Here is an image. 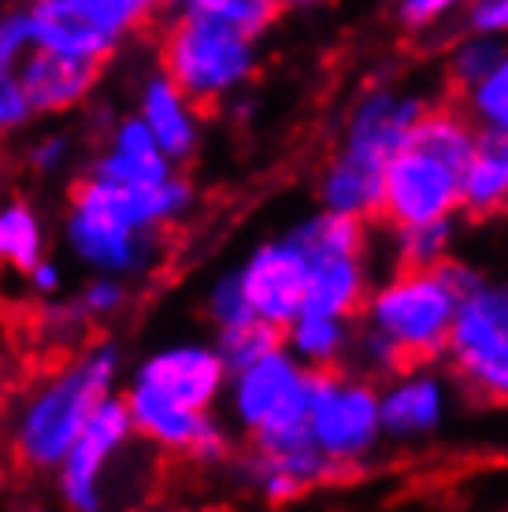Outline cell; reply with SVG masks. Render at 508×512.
<instances>
[{
  "label": "cell",
  "instance_id": "16",
  "mask_svg": "<svg viewBox=\"0 0 508 512\" xmlns=\"http://www.w3.org/2000/svg\"><path fill=\"white\" fill-rule=\"evenodd\" d=\"M134 112L145 127L153 130L156 145L167 153L175 167H186L204 145V116L201 104L156 64L138 75L134 86Z\"/></svg>",
  "mask_w": 508,
  "mask_h": 512
},
{
  "label": "cell",
  "instance_id": "17",
  "mask_svg": "<svg viewBox=\"0 0 508 512\" xmlns=\"http://www.w3.org/2000/svg\"><path fill=\"white\" fill-rule=\"evenodd\" d=\"M19 82H23L30 108L38 119H64L82 112L93 93L101 86V64L97 60H82V56H67L56 49H30L23 64L15 67Z\"/></svg>",
  "mask_w": 508,
  "mask_h": 512
},
{
  "label": "cell",
  "instance_id": "10",
  "mask_svg": "<svg viewBox=\"0 0 508 512\" xmlns=\"http://www.w3.org/2000/svg\"><path fill=\"white\" fill-rule=\"evenodd\" d=\"M227 464L234 487L267 501V505H286V501L305 498L308 490L334 479L331 464L312 446L308 431L256 438L242 453L234 449V457Z\"/></svg>",
  "mask_w": 508,
  "mask_h": 512
},
{
  "label": "cell",
  "instance_id": "21",
  "mask_svg": "<svg viewBox=\"0 0 508 512\" xmlns=\"http://www.w3.org/2000/svg\"><path fill=\"white\" fill-rule=\"evenodd\" d=\"M353 323L345 316H327V312H308L301 308L286 327H282V346L301 360L312 372L342 368L353 342Z\"/></svg>",
  "mask_w": 508,
  "mask_h": 512
},
{
  "label": "cell",
  "instance_id": "35",
  "mask_svg": "<svg viewBox=\"0 0 508 512\" xmlns=\"http://www.w3.org/2000/svg\"><path fill=\"white\" fill-rule=\"evenodd\" d=\"M30 49H38L34 38V15L26 4H12L0 8V64L19 67L30 56Z\"/></svg>",
  "mask_w": 508,
  "mask_h": 512
},
{
  "label": "cell",
  "instance_id": "11",
  "mask_svg": "<svg viewBox=\"0 0 508 512\" xmlns=\"http://www.w3.org/2000/svg\"><path fill=\"white\" fill-rule=\"evenodd\" d=\"M460 216V167L405 141L382 167V208L386 227Z\"/></svg>",
  "mask_w": 508,
  "mask_h": 512
},
{
  "label": "cell",
  "instance_id": "42",
  "mask_svg": "<svg viewBox=\"0 0 508 512\" xmlns=\"http://www.w3.org/2000/svg\"><path fill=\"white\" fill-rule=\"evenodd\" d=\"M190 0H164V8H186Z\"/></svg>",
  "mask_w": 508,
  "mask_h": 512
},
{
  "label": "cell",
  "instance_id": "40",
  "mask_svg": "<svg viewBox=\"0 0 508 512\" xmlns=\"http://www.w3.org/2000/svg\"><path fill=\"white\" fill-rule=\"evenodd\" d=\"M12 175H15V164L4 153H0V201L12 193Z\"/></svg>",
  "mask_w": 508,
  "mask_h": 512
},
{
  "label": "cell",
  "instance_id": "2",
  "mask_svg": "<svg viewBox=\"0 0 508 512\" xmlns=\"http://www.w3.org/2000/svg\"><path fill=\"white\" fill-rule=\"evenodd\" d=\"M123 353L115 342H82L71 357L30 386L12 416V449L30 472H56L64 453L97 412L101 401L119 394Z\"/></svg>",
  "mask_w": 508,
  "mask_h": 512
},
{
  "label": "cell",
  "instance_id": "32",
  "mask_svg": "<svg viewBox=\"0 0 508 512\" xmlns=\"http://www.w3.org/2000/svg\"><path fill=\"white\" fill-rule=\"evenodd\" d=\"M193 8L216 15L227 26L242 30L245 38H264L267 30L279 19V4L275 0H190Z\"/></svg>",
  "mask_w": 508,
  "mask_h": 512
},
{
  "label": "cell",
  "instance_id": "1",
  "mask_svg": "<svg viewBox=\"0 0 508 512\" xmlns=\"http://www.w3.org/2000/svg\"><path fill=\"white\" fill-rule=\"evenodd\" d=\"M193 205L197 186L178 167L167 179L145 186L82 175L67 193L60 242L89 275H115L123 282L145 279L164 256V234L190 216Z\"/></svg>",
  "mask_w": 508,
  "mask_h": 512
},
{
  "label": "cell",
  "instance_id": "13",
  "mask_svg": "<svg viewBox=\"0 0 508 512\" xmlns=\"http://www.w3.org/2000/svg\"><path fill=\"white\" fill-rule=\"evenodd\" d=\"M449 379L434 368V360H412L379 383V423L390 446L427 442L449 420Z\"/></svg>",
  "mask_w": 508,
  "mask_h": 512
},
{
  "label": "cell",
  "instance_id": "6",
  "mask_svg": "<svg viewBox=\"0 0 508 512\" xmlns=\"http://www.w3.org/2000/svg\"><path fill=\"white\" fill-rule=\"evenodd\" d=\"M442 360L475 401L508 405V282L483 275L460 297Z\"/></svg>",
  "mask_w": 508,
  "mask_h": 512
},
{
  "label": "cell",
  "instance_id": "43",
  "mask_svg": "<svg viewBox=\"0 0 508 512\" xmlns=\"http://www.w3.org/2000/svg\"><path fill=\"white\" fill-rule=\"evenodd\" d=\"M505 64H508V41H505Z\"/></svg>",
  "mask_w": 508,
  "mask_h": 512
},
{
  "label": "cell",
  "instance_id": "20",
  "mask_svg": "<svg viewBox=\"0 0 508 512\" xmlns=\"http://www.w3.org/2000/svg\"><path fill=\"white\" fill-rule=\"evenodd\" d=\"M460 212L468 219H497L508 212V130H479L460 171Z\"/></svg>",
  "mask_w": 508,
  "mask_h": 512
},
{
  "label": "cell",
  "instance_id": "44",
  "mask_svg": "<svg viewBox=\"0 0 508 512\" xmlns=\"http://www.w3.org/2000/svg\"><path fill=\"white\" fill-rule=\"evenodd\" d=\"M275 4H282V0H275Z\"/></svg>",
  "mask_w": 508,
  "mask_h": 512
},
{
  "label": "cell",
  "instance_id": "3",
  "mask_svg": "<svg viewBox=\"0 0 508 512\" xmlns=\"http://www.w3.org/2000/svg\"><path fill=\"white\" fill-rule=\"evenodd\" d=\"M479 279L483 271L460 256H445L434 268H394L386 279L371 282L356 320L386 334L405 364L442 360L460 297Z\"/></svg>",
  "mask_w": 508,
  "mask_h": 512
},
{
  "label": "cell",
  "instance_id": "18",
  "mask_svg": "<svg viewBox=\"0 0 508 512\" xmlns=\"http://www.w3.org/2000/svg\"><path fill=\"white\" fill-rule=\"evenodd\" d=\"M175 171L167 153L156 145L153 130L138 119V112H123L112 116L97 138V153L86 160L82 175L104 182H119V186H145V182H160Z\"/></svg>",
  "mask_w": 508,
  "mask_h": 512
},
{
  "label": "cell",
  "instance_id": "14",
  "mask_svg": "<svg viewBox=\"0 0 508 512\" xmlns=\"http://www.w3.org/2000/svg\"><path fill=\"white\" fill-rule=\"evenodd\" d=\"M234 275H238L249 312L256 320L271 323L275 331H282L305 308L308 256L290 238V231L253 245L249 256L234 268Z\"/></svg>",
  "mask_w": 508,
  "mask_h": 512
},
{
  "label": "cell",
  "instance_id": "37",
  "mask_svg": "<svg viewBox=\"0 0 508 512\" xmlns=\"http://www.w3.org/2000/svg\"><path fill=\"white\" fill-rule=\"evenodd\" d=\"M464 4H471V0H397L394 15L405 30H431L449 12L464 8Z\"/></svg>",
  "mask_w": 508,
  "mask_h": 512
},
{
  "label": "cell",
  "instance_id": "41",
  "mask_svg": "<svg viewBox=\"0 0 508 512\" xmlns=\"http://www.w3.org/2000/svg\"><path fill=\"white\" fill-rule=\"evenodd\" d=\"M282 4H293V8H312V4H319V0H282Z\"/></svg>",
  "mask_w": 508,
  "mask_h": 512
},
{
  "label": "cell",
  "instance_id": "26",
  "mask_svg": "<svg viewBox=\"0 0 508 512\" xmlns=\"http://www.w3.org/2000/svg\"><path fill=\"white\" fill-rule=\"evenodd\" d=\"M78 164V141L71 130L49 127L30 134L23 145V167L41 182H60Z\"/></svg>",
  "mask_w": 508,
  "mask_h": 512
},
{
  "label": "cell",
  "instance_id": "34",
  "mask_svg": "<svg viewBox=\"0 0 508 512\" xmlns=\"http://www.w3.org/2000/svg\"><path fill=\"white\" fill-rule=\"evenodd\" d=\"M204 316H208V323H212L216 331L219 327H230V323H242V320L253 316L249 305H245V294H242V286H238L234 268L223 271V275H216L212 286L204 290Z\"/></svg>",
  "mask_w": 508,
  "mask_h": 512
},
{
  "label": "cell",
  "instance_id": "12",
  "mask_svg": "<svg viewBox=\"0 0 508 512\" xmlns=\"http://www.w3.org/2000/svg\"><path fill=\"white\" fill-rule=\"evenodd\" d=\"M227 364L219 357L216 342L208 338H178L149 349L130 368L127 383L149 386L156 394L171 397L186 409H219L223 386H227Z\"/></svg>",
  "mask_w": 508,
  "mask_h": 512
},
{
  "label": "cell",
  "instance_id": "39",
  "mask_svg": "<svg viewBox=\"0 0 508 512\" xmlns=\"http://www.w3.org/2000/svg\"><path fill=\"white\" fill-rule=\"evenodd\" d=\"M468 30L508 38V0H471L468 4Z\"/></svg>",
  "mask_w": 508,
  "mask_h": 512
},
{
  "label": "cell",
  "instance_id": "19",
  "mask_svg": "<svg viewBox=\"0 0 508 512\" xmlns=\"http://www.w3.org/2000/svg\"><path fill=\"white\" fill-rule=\"evenodd\" d=\"M371 260L368 253H319L308 256V286L305 308L356 320L364 297L371 290Z\"/></svg>",
  "mask_w": 508,
  "mask_h": 512
},
{
  "label": "cell",
  "instance_id": "8",
  "mask_svg": "<svg viewBox=\"0 0 508 512\" xmlns=\"http://www.w3.org/2000/svg\"><path fill=\"white\" fill-rule=\"evenodd\" d=\"M134 442V423H130L127 401L123 394H112L108 401L97 405V412L78 431L64 461L56 464V494L67 509L75 512H97L108 505V479H112V464L127 453Z\"/></svg>",
  "mask_w": 508,
  "mask_h": 512
},
{
  "label": "cell",
  "instance_id": "31",
  "mask_svg": "<svg viewBox=\"0 0 508 512\" xmlns=\"http://www.w3.org/2000/svg\"><path fill=\"white\" fill-rule=\"evenodd\" d=\"M86 308L78 305V297H45L38 308V334L49 346H82L89 331Z\"/></svg>",
  "mask_w": 508,
  "mask_h": 512
},
{
  "label": "cell",
  "instance_id": "38",
  "mask_svg": "<svg viewBox=\"0 0 508 512\" xmlns=\"http://www.w3.org/2000/svg\"><path fill=\"white\" fill-rule=\"evenodd\" d=\"M23 282H26V290L34 297H56V294H64V264L56 260V256H41V260H34L30 268L23 271Z\"/></svg>",
  "mask_w": 508,
  "mask_h": 512
},
{
  "label": "cell",
  "instance_id": "15",
  "mask_svg": "<svg viewBox=\"0 0 508 512\" xmlns=\"http://www.w3.org/2000/svg\"><path fill=\"white\" fill-rule=\"evenodd\" d=\"M423 108H427V101L416 97V93H401V90H390V86H371L349 108L334 156L345 160V164L382 171L386 160L405 145L408 130L420 119Z\"/></svg>",
  "mask_w": 508,
  "mask_h": 512
},
{
  "label": "cell",
  "instance_id": "25",
  "mask_svg": "<svg viewBox=\"0 0 508 512\" xmlns=\"http://www.w3.org/2000/svg\"><path fill=\"white\" fill-rule=\"evenodd\" d=\"M38 4H60V8L89 15L93 23L112 30L119 41H130L134 34L149 30L164 8V0H38Z\"/></svg>",
  "mask_w": 508,
  "mask_h": 512
},
{
  "label": "cell",
  "instance_id": "5",
  "mask_svg": "<svg viewBox=\"0 0 508 512\" xmlns=\"http://www.w3.org/2000/svg\"><path fill=\"white\" fill-rule=\"evenodd\" d=\"M305 431L327 457L334 479L368 468L386 446L379 423V383L345 364L312 372Z\"/></svg>",
  "mask_w": 508,
  "mask_h": 512
},
{
  "label": "cell",
  "instance_id": "9",
  "mask_svg": "<svg viewBox=\"0 0 508 512\" xmlns=\"http://www.w3.org/2000/svg\"><path fill=\"white\" fill-rule=\"evenodd\" d=\"M134 438L149 446L190 457L197 464H227L234 457V427L216 409H186L149 386L127 383L123 390Z\"/></svg>",
  "mask_w": 508,
  "mask_h": 512
},
{
  "label": "cell",
  "instance_id": "33",
  "mask_svg": "<svg viewBox=\"0 0 508 512\" xmlns=\"http://www.w3.org/2000/svg\"><path fill=\"white\" fill-rule=\"evenodd\" d=\"M34 108H30V97H26L23 82H19V71L15 67L0 64V145L12 138H23L26 130L34 127Z\"/></svg>",
  "mask_w": 508,
  "mask_h": 512
},
{
  "label": "cell",
  "instance_id": "27",
  "mask_svg": "<svg viewBox=\"0 0 508 512\" xmlns=\"http://www.w3.org/2000/svg\"><path fill=\"white\" fill-rule=\"evenodd\" d=\"M501 60H505V38L468 30V38H460L449 52V78L457 90H468L483 75H490Z\"/></svg>",
  "mask_w": 508,
  "mask_h": 512
},
{
  "label": "cell",
  "instance_id": "7",
  "mask_svg": "<svg viewBox=\"0 0 508 512\" xmlns=\"http://www.w3.org/2000/svg\"><path fill=\"white\" fill-rule=\"evenodd\" d=\"M308 390H312V368H305L290 349L275 346L264 357L249 360L245 368H234L223 386V409L234 435L271 438L305 431Z\"/></svg>",
  "mask_w": 508,
  "mask_h": 512
},
{
  "label": "cell",
  "instance_id": "28",
  "mask_svg": "<svg viewBox=\"0 0 508 512\" xmlns=\"http://www.w3.org/2000/svg\"><path fill=\"white\" fill-rule=\"evenodd\" d=\"M212 342H216L219 357H223V364H227V372H234V368H245L249 360L264 357L267 349L279 346V342H282V331H275L271 323L249 316V320H242V323L219 327Z\"/></svg>",
  "mask_w": 508,
  "mask_h": 512
},
{
  "label": "cell",
  "instance_id": "23",
  "mask_svg": "<svg viewBox=\"0 0 508 512\" xmlns=\"http://www.w3.org/2000/svg\"><path fill=\"white\" fill-rule=\"evenodd\" d=\"M316 197H319V208L349 212V216H360V219H379L382 171H368V167L345 164V160L331 156V164L319 171Z\"/></svg>",
  "mask_w": 508,
  "mask_h": 512
},
{
  "label": "cell",
  "instance_id": "24",
  "mask_svg": "<svg viewBox=\"0 0 508 512\" xmlns=\"http://www.w3.org/2000/svg\"><path fill=\"white\" fill-rule=\"evenodd\" d=\"M460 238L457 216L427 219V223H401L386 231L394 268H434L445 256H453Z\"/></svg>",
  "mask_w": 508,
  "mask_h": 512
},
{
  "label": "cell",
  "instance_id": "4",
  "mask_svg": "<svg viewBox=\"0 0 508 512\" xmlns=\"http://www.w3.org/2000/svg\"><path fill=\"white\" fill-rule=\"evenodd\" d=\"M160 60L167 75L190 93L201 108L227 104L253 86L260 71V41L245 38L201 8H175L160 30Z\"/></svg>",
  "mask_w": 508,
  "mask_h": 512
},
{
  "label": "cell",
  "instance_id": "36",
  "mask_svg": "<svg viewBox=\"0 0 508 512\" xmlns=\"http://www.w3.org/2000/svg\"><path fill=\"white\" fill-rule=\"evenodd\" d=\"M78 305L86 308V316L93 323H104L119 316L123 308H127V297H130V282L115 279V275H89L86 286L78 290Z\"/></svg>",
  "mask_w": 508,
  "mask_h": 512
},
{
  "label": "cell",
  "instance_id": "30",
  "mask_svg": "<svg viewBox=\"0 0 508 512\" xmlns=\"http://www.w3.org/2000/svg\"><path fill=\"white\" fill-rule=\"evenodd\" d=\"M345 368L368 375V379H386L394 375L397 368H405V357L397 353V346L379 334L368 323H353V342H349V357H345Z\"/></svg>",
  "mask_w": 508,
  "mask_h": 512
},
{
  "label": "cell",
  "instance_id": "22",
  "mask_svg": "<svg viewBox=\"0 0 508 512\" xmlns=\"http://www.w3.org/2000/svg\"><path fill=\"white\" fill-rule=\"evenodd\" d=\"M49 253V219L30 197L8 193L0 201V268L23 275Z\"/></svg>",
  "mask_w": 508,
  "mask_h": 512
},
{
  "label": "cell",
  "instance_id": "29",
  "mask_svg": "<svg viewBox=\"0 0 508 512\" xmlns=\"http://www.w3.org/2000/svg\"><path fill=\"white\" fill-rule=\"evenodd\" d=\"M464 93V112L479 130H508V64H501L483 75L475 86H468Z\"/></svg>",
  "mask_w": 508,
  "mask_h": 512
}]
</instances>
